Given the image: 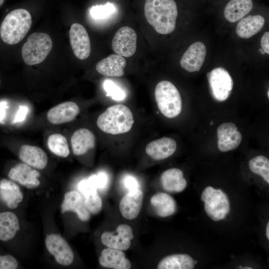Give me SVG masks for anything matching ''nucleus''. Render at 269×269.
<instances>
[{"label": "nucleus", "instance_id": "obj_1", "mask_svg": "<svg viewBox=\"0 0 269 269\" xmlns=\"http://www.w3.org/2000/svg\"><path fill=\"white\" fill-rule=\"evenodd\" d=\"M144 13L157 33L167 34L174 30L178 10L174 0H145Z\"/></svg>", "mask_w": 269, "mask_h": 269}, {"label": "nucleus", "instance_id": "obj_2", "mask_svg": "<svg viewBox=\"0 0 269 269\" xmlns=\"http://www.w3.org/2000/svg\"><path fill=\"white\" fill-rule=\"evenodd\" d=\"M133 115L126 105L117 104L109 107L98 118L97 125L103 132L119 134L129 132L134 124Z\"/></svg>", "mask_w": 269, "mask_h": 269}, {"label": "nucleus", "instance_id": "obj_3", "mask_svg": "<svg viewBox=\"0 0 269 269\" xmlns=\"http://www.w3.org/2000/svg\"><path fill=\"white\" fill-rule=\"evenodd\" d=\"M32 23L30 13L23 8L14 9L5 17L0 27V36L10 45L19 43L29 30Z\"/></svg>", "mask_w": 269, "mask_h": 269}, {"label": "nucleus", "instance_id": "obj_4", "mask_svg": "<svg viewBox=\"0 0 269 269\" xmlns=\"http://www.w3.org/2000/svg\"><path fill=\"white\" fill-rule=\"evenodd\" d=\"M155 98L161 114L168 118H173L180 114L182 100L176 87L170 82L162 81L156 86Z\"/></svg>", "mask_w": 269, "mask_h": 269}, {"label": "nucleus", "instance_id": "obj_5", "mask_svg": "<svg viewBox=\"0 0 269 269\" xmlns=\"http://www.w3.org/2000/svg\"><path fill=\"white\" fill-rule=\"evenodd\" d=\"M52 46V40L49 35L42 32L33 33L22 47V58L28 65L40 63L48 56Z\"/></svg>", "mask_w": 269, "mask_h": 269}, {"label": "nucleus", "instance_id": "obj_6", "mask_svg": "<svg viewBox=\"0 0 269 269\" xmlns=\"http://www.w3.org/2000/svg\"><path fill=\"white\" fill-rule=\"evenodd\" d=\"M207 77L213 97L218 101L226 100L234 85L229 72L224 68L217 67L207 73Z\"/></svg>", "mask_w": 269, "mask_h": 269}, {"label": "nucleus", "instance_id": "obj_7", "mask_svg": "<svg viewBox=\"0 0 269 269\" xmlns=\"http://www.w3.org/2000/svg\"><path fill=\"white\" fill-rule=\"evenodd\" d=\"M137 35L132 28L125 26L121 27L115 34L112 42L114 51L123 57L133 55L136 49Z\"/></svg>", "mask_w": 269, "mask_h": 269}, {"label": "nucleus", "instance_id": "obj_8", "mask_svg": "<svg viewBox=\"0 0 269 269\" xmlns=\"http://www.w3.org/2000/svg\"><path fill=\"white\" fill-rule=\"evenodd\" d=\"M45 245L48 252L54 256L57 262L68 266L74 260L73 252L66 241L56 234L48 235L45 239Z\"/></svg>", "mask_w": 269, "mask_h": 269}, {"label": "nucleus", "instance_id": "obj_9", "mask_svg": "<svg viewBox=\"0 0 269 269\" xmlns=\"http://www.w3.org/2000/svg\"><path fill=\"white\" fill-rule=\"evenodd\" d=\"M70 42L74 55L80 60L87 59L91 53L90 40L85 28L75 23L69 31Z\"/></svg>", "mask_w": 269, "mask_h": 269}, {"label": "nucleus", "instance_id": "obj_10", "mask_svg": "<svg viewBox=\"0 0 269 269\" xmlns=\"http://www.w3.org/2000/svg\"><path fill=\"white\" fill-rule=\"evenodd\" d=\"M133 238L131 227L122 224L118 226L115 232H104L101 240L102 243L108 248L125 251L130 248L131 240Z\"/></svg>", "mask_w": 269, "mask_h": 269}, {"label": "nucleus", "instance_id": "obj_11", "mask_svg": "<svg viewBox=\"0 0 269 269\" xmlns=\"http://www.w3.org/2000/svg\"><path fill=\"white\" fill-rule=\"evenodd\" d=\"M218 147L221 152L237 148L242 140V134L236 125L232 122L224 123L217 129Z\"/></svg>", "mask_w": 269, "mask_h": 269}, {"label": "nucleus", "instance_id": "obj_12", "mask_svg": "<svg viewBox=\"0 0 269 269\" xmlns=\"http://www.w3.org/2000/svg\"><path fill=\"white\" fill-rule=\"evenodd\" d=\"M207 53L204 44L197 41L191 44L182 55L180 64L189 72L199 71L205 61Z\"/></svg>", "mask_w": 269, "mask_h": 269}, {"label": "nucleus", "instance_id": "obj_13", "mask_svg": "<svg viewBox=\"0 0 269 269\" xmlns=\"http://www.w3.org/2000/svg\"><path fill=\"white\" fill-rule=\"evenodd\" d=\"M40 176L38 171L24 163L16 164L8 173V176L11 180L28 189L35 188L40 185L38 179Z\"/></svg>", "mask_w": 269, "mask_h": 269}, {"label": "nucleus", "instance_id": "obj_14", "mask_svg": "<svg viewBox=\"0 0 269 269\" xmlns=\"http://www.w3.org/2000/svg\"><path fill=\"white\" fill-rule=\"evenodd\" d=\"M79 112V107L76 103L67 101L50 109L47 113V118L52 124L60 125L73 121Z\"/></svg>", "mask_w": 269, "mask_h": 269}, {"label": "nucleus", "instance_id": "obj_15", "mask_svg": "<svg viewBox=\"0 0 269 269\" xmlns=\"http://www.w3.org/2000/svg\"><path fill=\"white\" fill-rule=\"evenodd\" d=\"M143 197V192L139 188L129 191L120 202L119 209L122 216L129 220L136 218L141 210Z\"/></svg>", "mask_w": 269, "mask_h": 269}, {"label": "nucleus", "instance_id": "obj_16", "mask_svg": "<svg viewBox=\"0 0 269 269\" xmlns=\"http://www.w3.org/2000/svg\"><path fill=\"white\" fill-rule=\"evenodd\" d=\"M68 211H73L78 215L83 221H87L90 218V214L87 210L83 196L78 191L72 190L66 192L61 205V212L64 213Z\"/></svg>", "mask_w": 269, "mask_h": 269}, {"label": "nucleus", "instance_id": "obj_17", "mask_svg": "<svg viewBox=\"0 0 269 269\" xmlns=\"http://www.w3.org/2000/svg\"><path fill=\"white\" fill-rule=\"evenodd\" d=\"M177 144L175 140L163 137L148 143L146 147V153L155 160H162L171 156L175 151Z\"/></svg>", "mask_w": 269, "mask_h": 269}, {"label": "nucleus", "instance_id": "obj_18", "mask_svg": "<svg viewBox=\"0 0 269 269\" xmlns=\"http://www.w3.org/2000/svg\"><path fill=\"white\" fill-rule=\"evenodd\" d=\"M18 155L24 163L38 169H44L48 162L46 153L36 146L22 145L19 150Z\"/></svg>", "mask_w": 269, "mask_h": 269}, {"label": "nucleus", "instance_id": "obj_19", "mask_svg": "<svg viewBox=\"0 0 269 269\" xmlns=\"http://www.w3.org/2000/svg\"><path fill=\"white\" fill-rule=\"evenodd\" d=\"M126 65V59L118 54H111L98 62L97 71L101 74L108 77H121L124 74Z\"/></svg>", "mask_w": 269, "mask_h": 269}, {"label": "nucleus", "instance_id": "obj_20", "mask_svg": "<svg viewBox=\"0 0 269 269\" xmlns=\"http://www.w3.org/2000/svg\"><path fill=\"white\" fill-rule=\"evenodd\" d=\"M100 264L106 268L114 269H129L130 261L126 258L123 251L108 248L102 251L99 259Z\"/></svg>", "mask_w": 269, "mask_h": 269}, {"label": "nucleus", "instance_id": "obj_21", "mask_svg": "<svg viewBox=\"0 0 269 269\" xmlns=\"http://www.w3.org/2000/svg\"><path fill=\"white\" fill-rule=\"evenodd\" d=\"M71 142L73 153L76 155H81L95 147L96 138L90 130L81 128L74 133Z\"/></svg>", "mask_w": 269, "mask_h": 269}, {"label": "nucleus", "instance_id": "obj_22", "mask_svg": "<svg viewBox=\"0 0 269 269\" xmlns=\"http://www.w3.org/2000/svg\"><path fill=\"white\" fill-rule=\"evenodd\" d=\"M0 198L10 209L17 208L23 199V194L18 185L12 180H0Z\"/></svg>", "mask_w": 269, "mask_h": 269}, {"label": "nucleus", "instance_id": "obj_23", "mask_svg": "<svg viewBox=\"0 0 269 269\" xmlns=\"http://www.w3.org/2000/svg\"><path fill=\"white\" fill-rule=\"evenodd\" d=\"M163 188L169 192H180L187 186V181L183 177L181 170L176 168L168 169L161 176Z\"/></svg>", "mask_w": 269, "mask_h": 269}, {"label": "nucleus", "instance_id": "obj_24", "mask_svg": "<svg viewBox=\"0 0 269 269\" xmlns=\"http://www.w3.org/2000/svg\"><path fill=\"white\" fill-rule=\"evenodd\" d=\"M265 24L264 17L260 15H248L238 23L236 31L242 38H249L258 33Z\"/></svg>", "mask_w": 269, "mask_h": 269}, {"label": "nucleus", "instance_id": "obj_25", "mask_svg": "<svg viewBox=\"0 0 269 269\" xmlns=\"http://www.w3.org/2000/svg\"><path fill=\"white\" fill-rule=\"evenodd\" d=\"M253 7L252 0H231L225 7V17L230 22H235L249 13Z\"/></svg>", "mask_w": 269, "mask_h": 269}, {"label": "nucleus", "instance_id": "obj_26", "mask_svg": "<svg viewBox=\"0 0 269 269\" xmlns=\"http://www.w3.org/2000/svg\"><path fill=\"white\" fill-rule=\"evenodd\" d=\"M150 203L158 216L166 217L173 214L176 209L175 200L165 193H158L150 199Z\"/></svg>", "mask_w": 269, "mask_h": 269}, {"label": "nucleus", "instance_id": "obj_27", "mask_svg": "<svg viewBox=\"0 0 269 269\" xmlns=\"http://www.w3.org/2000/svg\"><path fill=\"white\" fill-rule=\"evenodd\" d=\"M17 216L11 212L0 213V240L8 241L13 238L19 230Z\"/></svg>", "mask_w": 269, "mask_h": 269}, {"label": "nucleus", "instance_id": "obj_28", "mask_svg": "<svg viewBox=\"0 0 269 269\" xmlns=\"http://www.w3.org/2000/svg\"><path fill=\"white\" fill-rule=\"evenodd\" d=\"M193 259L188 254H174L165 257L158 263V269H188L187 263Z\"/></svg>", "mask_w": 269, "mask_h": 269}, {"label": "nucleus", "instance_id": "obj_29", "mask_svg": "<svg viewBox=\"0 0 269 269\" xmlns=\"http://www.w3.org/2000/svg\"><path fill=\"white\" fill-rule=\"evenodd\" d=\"M47 145L49 150L54 154L66 157L70 154V150L66 137L60 134L50 135L47 139Z\"/></svg>", "mask_w": 269, "mask_h": 269}, {"label": "nucleus", "instance_id": "obj_30", "mask_svg": "<svg viewBox=\"0 0 269 269\" xmlns=\"http://www.w3.org/2000/svg\"><path fill=\"white\" fill-rule=\"evenodd\" d=\"M250 170L260 175L269 183V159L264 155H258L252 158L249 162Z\"/></svg>", "mask_w": 269, "mask_h": 269}, {"label": "nucleus", "instance_id": "obj_31", "mask_svg": "<svg viewBox=\"0 0 269 269\" xmlns=\"http://www.w3.org/2000/svg\"><path fill=\"white\" fill-rule=\"evenodd\" d=\"M116 7L111 3L93 6L90 10L92 17L96 20H103L109 18L116 11Z\"/></svg>", "mask_w": 269, "mask_h": 269}, {"label": "nucleus", "instance_id": "obj_32", "mask_svg": "<svg viewBox=\"0 0 269 269\" xmlns=\"http://www.w3.org/2000/svg\"><path fill=\"white\" fill-rule=\"evenodd\" d=\"M86 208L92 214L99 213L102 208V201L98 191H94L83 196Z\"/></svg>", "mask_w": 269, "mask_h": 269}, {"label": "nucleus", "instance_id": "obj_33", "mask_svg": "<svg viewBox=\"0 0 269 269\" xmlns=\"http://www.w3.org/2000/svg\"><path fill=\"white\" fill-rule=\"evenodd\" d=\"M103 88L107 95L115 100L122 101L126 98L125 92L111 80H105L103 83Z\"/></svg>", "mask_w": 269, "mask_h": 269}, {"label": "nucleus", "instance_id": "obj_34", "mask_svg": "<svg viewBox=\"0 0 269 269\" xmlns=\"http://www.w3.org/2000/svg\"><path fill=\"white\" fill-rule=\"evenodd\" d=\"M88 179L97 189L104 190L107 187L108 176L104 172H101L97 175H92Z\"/></svg>", "mask_w": 269, "mask_h": 269}, {"label": "nucleus", "instance_id": "obj_35", "mask_svg": "<svg viewBox=\"0 0 269 269\" xmlns=\"http://www.w3.org/2000/svg\"><path fill=\"white\" fill-rule=\"evenodd\" d=\"M17 267L18 263L12 256H0V269H15Z\"/></svg>", "mask_w": 269, "mask_h": 269}, {"label": "nucleus", "instance_id": "obj_36", "mask_svg": "<svg viewBox=\"0 0 269 269\" xmlns=\"http://www.w3.org/2000/svg\"><path fill=\"white\" fill-rule=\"evenodd\" d=\"M124 185L129 191L138 189L139 187L137 180L131 175H127L125 177Z\"/></svg>", "mask_w": 269, "mask_h": 269}, {"label": "nucleus", "instance_id": "obj_37", "mask_svg": "<svg viewBox=\"0 0 269 269\" xmlns=\"http://www.w3.org/2000/svg\"><path fill=\"white\" fill-rule=\"evenodd\" d=\"M261 44L262 49L265 52L269 54V32L268 31L265 32L263 35Z\"/></svg>", "mask_w": 269, "mask_h": 269}, {"label": "nucleus", "instance_id": "obj_38", "mask_svg": "<svg viewBox=\"0 0 269 269\" xmlns=\"http://www.w3.org/2000/svg\"><path fill=\"white\" fill-rule=\"evenodd\" d=\"M28 111L27 108L25 106H20L15 118V122H21L25 118Z\"/></svg>", "mask_w": 269, "mask_h": 269}, {"label": "nucleus", "instance_id": "obj_39", "mask_svg": "<svg viewBox=\"0 0 269 269\" xmlns=\"http://www.w3.org/2000/svg\"><path fill=\"white\" fill-rule=\"evenodd\" d=\"M7 107V103L5 102H0V122L4 119Z\"/></svg>", "mask_w": 269, "mask_h": 269}, {"label": "nucleus", "instance_id": "obj_40", "mask_svg": "<svg viewBox=\"0 0 269 269\" xmlns=\"http://www.w3.org/2000/svg\"><path fill=\"white\" fill-rule=\"evenodd\" d=\"M266 237L267 239L269 240V222H268L266 226Z\"/></svg>", "mask_w": 269, "mask_h": 269}, {"label": "nucleus", "instance_id": "obj_41", "mask_svg": "<svg viewBox=\"0 0 269 269\" xmlns=\"http://www.w3.org/2000/svg\"><path fill=\"white\" fill-rule=\"evenodd\" d=\"M259 51L262 54H264L265 53V51L262 49H259Z\"/></svg>", "mask_w": 269, "mask_h": 269}, {"label": "nucleus", "instance_id": "obj_42", "mask_svg": "<svg viewBox=\"0 0 269 269\" xmlns=\"http://www.w3.org/2000/svg\"><path fill=\"white\" fill-rule=\"evenodd\" d=\"M242 269H252L253 268L252 267H245L242 268Z\"/></svg>", "mask_w": 269, "mask_h": 269}, {"label": "nucleus", "instance_id": "obj_43", "mask_svg": "<svg viewBox=\"0 0 269 269\" xmlns=\"http://www.w3.org/2000/svg\"><path fill=\"white\" fill-rule=\"evenodd\" d=\"M193 264H194L195 266V265H196V264L198 263V262H197V261H196V260H193Z\"/></svg>", "mask_w": 269, "mask_h": 269}, {"label": "nucleus", "instance_id": "obj_44", "mask_svg": "<svg viewBox=\"0 0 269 269\" xmlns=\"http://www.w3.org/2000/svg\"><path fill=\"white\" fill-rule=\"evenodd\" d=\"M4 0H0V6L3 3Z\"/></svg>", "mask_w": 269, "mask_h": 269}, {"label": "nucleus", "instance_id": "obj_45", "mask_svg": "<svg viewBox=\"0 0 269 269\" xmlns=\"http://www.w3.org/2000/svg\"><path fill=\"white\" fill-rule=\"evenodd\" d=\"M268 97L269 98V90L268 91Z\"/></svg>", "mask_w": 269, "mask_h": 269}, {"label": "nucleus", "instance_id": "obj_46", "mask_svg": "<svg viewBox=\"0 0 269 269\" xmlns=\"http://www.w3.org/2000/svg\"></svg>", "mask_w": 269, "mask_h": 269}]
</instances>
